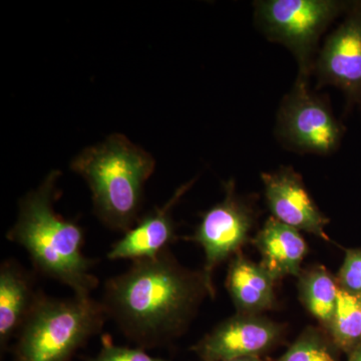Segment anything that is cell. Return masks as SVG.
I'll return each mask as SVG.
<instances>
[{
	"label": "cell",
	"mask_w": 361,
	"mask_h": 361,
	"mask_svg": "<svg viewBox=\"0 0 361 361\" xmlns=\"http://www.w3.org/2000/svg\"><path fill=\"white\" fill-rule=\"evenodd\" d=\"M206 296L213 299L202 270L180 265L169 249L106 280L101 302L123 336L147 349L182 336Z\"/></svg>",
	"instance_id": "6da1fadb"
},
{
	"label": "cell",
	"mask_w": 361,
	"mask_h": 361,
	"mask_svg": "<svg viewBox=\"0 0 361 361\" xmlns=\"http://www.w3.org/2000/svg\"><path fill=\"white\" fill-rule=\"evenodd\" d=\"M61 172L51 171L39 188L20 200L18 220L6 238L27 252L35 272L70 287L75 295L90 297L99 285L90 272L96 261L84 253V228L54 211Z\"/></svg>",
	"instance_id": "7a4b0ae2"
},
{
	"label": "cell",
	"mask_w": 361,
	"mask_h": 361,
	"mask_svg": "<svg viewBox=\"0 0 361 361\" xmlns=\"http://www.w3.org/2000/svg\"><path fill=\"white\" fill-rule=\"evenodd\" d=\"M155 167L151 154L122 134L85 148L71 164V170L87 180L99 220L123 233L141 217L145 184Z\"/></svg>",
	"instance_id": "3957f363"
},
{
	"label": "cell",
	"mask_w": 361,
	"mask_h": 361,
	"mask_svg": "<svg viewBox=\"0 0 361 361\" xmlns=\"http://www.w3.org/2000/svg\"><path fill=\"white\" fill-rule=\"evenodd\" d=\"M92 296L59 299L40 294L13 346V361H71L108 319Z\"/></svg>",
	"instance_id": "277c9868"
},
{
	"label": "cell",
	"mask_w": 361,
	"mask_h": 361,
	"mask_svg": "<svg viewBox=\"0 0 361 361\" xmlns=\"http://www.w3.org/2000/svg\"><path fill=\"white\" fill-rule=\"evenodd\" d=\"M351 4L337 0H260L254 4V18L266 39L290 51L298 65L297 78L308 82L320 37L332 21L348 13Z\"/></svg>",
	"instance_id": "5b68a950"
},
{
	"label": "cell",
	"mask_w": 361,
	"mask_h": 361,
	"mask_svg": "<svg viewBox=\"0 0 361 361\" xmlns=\"http://www.w3.org/2000/svg\"><path fill=\"white\" fill-rule=\"evenodd\" d=\"M344 128L326 97L311 92L307 80L297 78L278 111L276 135L285 148L299 154L331 155L341 146Z\"/></svg>",
	"instance_id": "8992f818"
},
{
	"label": "cell",
	"mask_w": 361,
	"mask_h": 361,
	"mask_svg": "<svg viewBox=\"0 0 361 361\" xmlns=\"http://www.w3.org/2000/svg\"><path fill=\"white\" fill-rule=\"evenodd\" d=\"M223 186V201L202 214L200 224L194 235L187 238L203 248L205 262L202 272L213 298L216 294L213 283L216 268L236 255L245 245L257 220L255 204L251 199L237 194L234 180H229Z\"/></svg>",
	"instance_id": "52a82bcc"
},
{
	"label": "cell",
	"mask_w": 361,
	"mask_h": 361,
	"mask_svg": "<svg viewBox=\"0 0 361 361\" xmlns=\"http://www.w3.org/2000/svg\"><path fill=\"white\" fill-rule=\"evenodd\" d=\"M343 23L329 35L315 59L316 89L338 87L350 106H361V1L351 4Z\"/></svg>",
	"instance_id": "ba28073f"
},
{
	"label": "cell",
	"mask_w": 361,
	"mask_h": 361,
	"mask_svg": "<svg viewBox=\"0 0 361 361\" xmlns=\"http://www.w3.org/2000/svg\"><path fill=\"white\" fill-rule=\"evenodd\" d=\"M284 326L261 314L236 313L214 327L192 348L203 361L261 356L276 348Z\"/></svg>",
	"instance_id": "9c48e42d"
},
{
	"label": "cell",
	"mask_w": 361,
	"mask_h": 361,
	"mask_svg": "<svg viewBox=\"0 0 361 361\" xmlns=\"http://www.w3.org/2000/svg\"><path fill=\"white\" fill-rule=\"evenodd\" d=\"M261 179L273 218L298 231L329 241L325 232L329 219L316 205L300 174L292 167L282 166L274 172L262 173Z\"/></svg>",
	"instance_id": "30bf717a"
},
{
	"label": "cell",
	"mask_w": 361,
	"mask_h": 361,
	"mask_svg": "<svg viewBox=\"0 0 361 361\" xmlns=\"http://www.w3.org/2000/svg\"><path fill=\"white\" fill-rule=\"evenodd\" d=\"M194 183L195 180H192L182 185L165 205L155 207L153 210L141 216L129 231L123 233L122 238L111 245L106 258L111 261L128 259L133 262L156 258L169 250V246L178 238L173 209L191 189Z\"/></svg>",
	"instance_id": "8fae6325"
},
{
	"label": "cell",
	"mask_w": 361,
	"mask_h": 361,
	"mask_svg": "<svg viewBox=\"0 0 361 361\" xmlns=\"http://www.w3.org/2000/svg\"><path fill=\"white\" fill-rule=\"evenodd\" d=\"M35 278L16 259L0 265V349L6 353L39 300Z\"/></svg>",
	"instance_id": "7c38bea8"
},
{
	"label": "cell",
	"mask_w": 361,
	"mask_h": 361,
	"mask_svg": "<svg viewBox=\"0 0 361 361\" xmlns=\"http://www.w3.org/2000/svg\"><path fill=\"white\" fill-rule=\"evenodd\" d=\"M252 242L260 253V264L275 281L289 275L298 277L302 272L308 248L298 230L271 216Z\"/></svg>",
	"instance_id": "4fadbf2b"
},
{
	"label": "cell",
	"mask_w": 361,
	"mask_h": 361,
	"mask_svg": "<svg viewBox=\"0 0 361 361\" xmlns=\"http://www.w3.org/2000/svg\"><path fill=\"white\" fill-rule=\"evenodd\" d=\"M274 278L260 263L241 252L233 256L228 267L226 288L237 313L262 314L275 305Z\"/></svg>",
	"instance_id": "5bb4252c"
},
{
	"label": "cell",
	"mask_w": 361,
	"mask_h": 361,
	"mask_svg": "<svg viewBox=\"0 0 361 361\" xmlns=\"http://www.w3.org/2000/svg\"><path fill=\"white\" fill-rule=\"evenodd\" d=\"M298 291L306 310L314 316L322 329L329 331L338 299L336 278L323 266H313L299 275Z\"/></svg>",
	"instance_id": "9a60e30c"
},
{
	"label": "cell",
	"mask_w": 361,
	"mask_h": 361,
	"mask_svg": "<svg viewBox=\"0 0 361 361\" xmlns=\"http://www.w3.org/2000/svg\"><path fill=\"white\" fill-rule=\"evenodd\" d=\"M327 334L349 355L361 343V307L358 297L339 288L336 310Z\"/></svg>",
	"instance_id": "2e32d148"
},
{
	"label": "cell",
	"mask_w": 361,
	"mask_h": 361,
	"mask_svg": "<svg viewBox=\"0 0 361 361\" xmlns=\"http://www.w3.org/2000/svg\"><path fill=\"white\" fill-rule=\"evenodd\" d=\"M341 353L324 329L310 326L277 361H341Z\"/></svg>",
	"instance_id": "e0dca14e"
},
{
	"label": "cell",
	"mask_w": 361,
	"mask_h": 361,
	"mask_svg": "<svg viewBox=\"0 0 361 361\" xmlns=\"http://www.w3.org/2000/svg\"><path fill=\"white\" fill-rule=\"evenodd\" d=\"M102 341L101 350L87 361H168L148 355L144 348L116 345L110 336H104Z\"/></svg>",
	"instance_id": "ac0fdd59"
},
{
	"label": "cell",
	"mask_w": 361,
	"mask_h": 361,
	"mask_svg": "<svg viewBox=\"0 0 361 361\" xmlns=\"http://www.w3.org/2000/svg\"><path fill=\"white\" fill-rule=\"evenodd\" d=\"M337 283L341 290L353 295L361 294V248L346 250L345 258L338 275Z\"/></svg>",
	"instance_id": "d6986e66"
},
{
	"label": "cell",
	"mask_w": 361,
	"mask_h": 361,
	"mask_svg": "<svg viewBox=\"0 0 361 361\" xmlns=\"http://www.w3.org/2000/svg\"><path fill=\"white\" fill-rule=\"evenodd\" d=\"M348 361H361V343L348 355Z\"/></svg>",
	"instance_id": "ffe728a7"
},
{
	"label": "cell",
	"mask_w": 361,
	"mask_h": 361,
	"mask_svg": "<svg viewBox=\"0 0 361 361\" xmlns=\"http://www.w3.org/2000/svg\"><path fill=\"white\" fill-rule=\"evenodd\" d=\"M226 361H264L261 356H244V357L234 358V360Z\"/></svg>",
	"instance_id": "44dd1931"
},
{
	"label": "cell",
	"mask_w": 361,
	"mask_h": 361,
	"mask_svg": "<svg viewBox=\"0 0 361 361\" xmlns=\"http://www.w3.org/2000/svg\"><path fill=\"white\" fill-rule=\"evenodd\" d=\"M358 300H360V307H361V294L360 295H358Z\"/></svg>",
	"instance_id": "7402d4cb"
}]
</instances>
